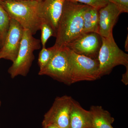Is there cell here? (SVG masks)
Returning a JSON list of instances; mask_svg holds the SVG:
<instances>
[{
	"instance_id": "obj_1",
	"label": "cell",
	"mask_w": 128,
	"mask_h": 128,
	"mask_svg": "<svg viewBox=\"0 0 128 128\" xmlns=\"http://www.w3.org/2000/svg\"><path fill=\"white\" fill-rule=\"evenodd\" d=\"M85 6L66 0L53 46L56 48L66 47L83 34V12Z\"/></svg>"
},
{
	"instance_id": "obj_2",
	"label": "cell",
	"mask_w": 128,
	"mask_h": 128,
	"mask_svg": "<svg viewBox=\"0 0 128 128\" xmlns=\"http://www.w3.org/2000/svg\"><path fill=\"white\" fill-rule=\"evenodd\" d=\"M41 2L31 0H4L0 2V4L10 18L16 20L24 29L29 30L34 35L40 30L43 19Z\"/></svg>"
},
{
	"instance_id": "obj_3",
	"label": "cell",
	"mask_w": 128,
	"mask_h": 128,
	"mask_svg": "<svg viewBox=\"0 0 128 128\" xmlns=\"http://www.w3.org/2000/svg\"><path fill=\"white\" fill-rule=\"evenodd\" d=\"M33 35L29 30L24 29L17 56L8 70L12 78L18 76H26L30 71L34 59V52L41 48V41Z\"/></svg>"
},
{
	"instance_id": "obj_4",
	"label": "cell",
	"mask_w": 128,
	"mask_h": 128,
	"mask_svg": "<svg viewBox=\"0 0 128 128\" xmlns=\"http://www.w3.org/2000/svg\"><path fill=\"white\" fill-rule=\"evenodd\" d=\"M66 48L70 84L83 81H92L99 79L98 59H94L80 55Z\"/></svg>"
},
{
	"instance_id": "obj_5",
	"label": "cell",
	"mask_w": 128,
	"mask_h": 128,
	"mask_svg": "<svg viewBox=\"0 0 128 128\" xmlns=\"http://www.w3.org/2000/svg\"><path fill=\"white\" fill-rule=\"evenodd\" d=\"M102 45L98 54V77L109 74L116 66H128V55L121 50L114 41L113 34L102 37Z\"/></svg>"
},
{
	"instance_id": "obj_6",
	"label": "cell",
	"mask_w": 128,
	"mask_h": 128,
	"mask_svg": "<svg viewBox=\"0 0 128 128\" xmlns=\"http://www.w3.org/2000/svg\"><path fill=\"white\" fill-rule=\"evenodd\" d=\"M74 99L70 96L57 97L52 106L44 116L42 128L52 124L60 128H69L72 106Z\"/></svg>"
},
{
	"instance_id": "obj_7",
	"label": "cell",
	"mask_w": 128,
	"mask_h": 128,
	"mask_svg": "<svg viewBox=\"0 0 128 128\" xmlns=\"http://www.w3.org/2000/svg\"><path fill=\"white\" fill-rule=\"evenodd\" d=\"M38 74L48 76L60 82L70 85L66 47L56 49L50 62L46 67L40 70Z\"/></svg>"
},
{
	"instance_id": "obj_8",
	"label": "cell",
	"mask_w": 128,
	"mask_h": 128,
	"mask_svg": "<svg viewBox=\"0 0 128 128\" xmlns=\"http://www.w3.org/2000/svg\"><path fill=\"white\" fill-rule=\"evenodd\" d=\"M102 43V37L99 34L89 32L82 34L66 47L78 54L98 59Z\"/></svg>"
},
{
	"instance_id": "obj_9",
	"label": "cell",
	"mask_w": 128,
	"mask_h": 128,
	"mask_svg": "<svg viewBox=\"0 0 128 128\" xmlns=\"http://www.w3.org/2000/svg\"><path fill=\"white\" fill-rule=\"evenodd\" d=\"M24 29L20 24L10 18L9 30L4 43L0 48V59L8 60L13 62L16 60L22 37Z\"/></svg>"
},
{
	"instance_id": "obj_10",
	"label": "cell",
	"mask_w": 128,
	"mask_h": 128,
	"mask_svg": "<svg viewBox=\"0 0 128 128\" xmlns=\"http://www.w3.org/2000/svg\"><path fill=\"white\" fill-rule=\"evenodd\" d=\"M122 13L117 6L110 2L99 10L98 34L106 38L113 34L114 27Z\"/></svg>"
},
{
	"instance_id": "obj_11",
	"label": "cell",
	"mask_w": 128,
	"mask_h": 128,
	"mask_svg": "<svg viewBox=\"0 0 128 128\" xmlns=\"http://www.w3.org/2000/svg\"><path fill=\"white\" fill-rule=\"evenodd\" d=\"M65 0H43L41 2L43 18L50 25L56 34Z\"/></svg>"
},
{
	"instance_id": "obj_12",
	"label": "cell",
	"mask_w": 128,
	"mask_h": 128,
	"mask_svg": "<svg viewBox=\"0 0 128 128\" xmlns=\"http://www.w3.org/2000/svg\"><path fill=\"white\" fill-rule=\"evenodd\" d=\"M89 112V128H114V118L102 106L92 105Z\"/></svg>"
},
{
	"instance_id": "obj_13",
	"label": "cell",
	"mask_w": 128,
	"mask_h": 128,
	"mask_svg": "<svg viewBox=\"0 0 128 128\" xmlns=\"http://www.w3.org/2000/svg\"><path fill=\"white\" fill-rule=\"evenodd\" d=\"M89 110H85L74 99L70 112L69 128H89Z\"/></svg>"
},
{
	"instance_id": "obj_14",
	"label": "cell",
	"mask_w": 128,
	"mask_h": 128,
	"mask_svg": "<svg viewBox=\"0 0 128 128\" xmlns=\"http://www.w3.org/2000/svg\"><path fill=\"white\" fill-rule=\"evenodd\" d=\"M83 33L98 34L99 10L86 5L83 12Z\"/></svg>"
},
{
	"instance_id": "obj_15",
	"label": "cell",
	"mask_w": 128,
	"mask_h": 128,
	"mask_svg": "<svg viewBox=\"0 0 128 128\" xmlns=\"http://www.w3.org/2000/svg\"><path fill=\"white\" fill-rule=\"evenodd\" d=\"M10 17L6 11L0 4V47L3 45L9 30Z\"/></svg>"
},
{
	"instance_id": "obj_16",
	"label": "cell",
	"mask_w": 128,
	"mask_h": 128,
	"mask_svg": "<svg viewBox=\"0 0 128 128\" xmlns=\"http://www.w3.org/2000/svg\"><path fill=\"white\" fill-rule=\"evenodd\" d=\"M56 50V49L53 46L50 48H42L40 52L38 60L40 70H42L47 66L52 58Z\"/></svg>"
},
{
	"instance_id": "obj_17",
	"label": "cell",
	"mask_w": 128,
	"mask_h": 128,
	"mask_svg": "<svg viewBox=\"0 0 128 128\" xmlns=\"http://www.w3.org/2000/svg\"><path fill=\"white\" fill-rule=\"evenodd\" d=\"M40 30L41 31L40 41L42 48H45L49 38L51 36L56 37V34L50 25L44 18L41 22Z\"/></svg>"
},
{
	"instance_id": "obj_18",
	"label": "cell",
	"mask_w": 128,
	"mask_h": 128,
	"mask_svg": "<svg viewBox=\"0 0 128 128\" xmlns=\"http://www.w3.org/2000/svg\"><path fill=\"white\" fill-rule=\"evenodd\" d=\"M72 2H78L94 8L99 10L109 2V0H66Z\"/></svg>"
},
{
	"instance_id": "obj_19",
	"label": "cell",
	"mask_w": 128,
	"mask_h": 128,
	"mask_svg": "<svg viewBox=\"0 0 128 128\" xmlns=\"http://www.w3.org/2000/svg\"><path fill=\"white\" fill-rule=\"evenodd\" d=\"M109 2L117 6L122 13L128 12V0H109Z\"/></svg>"
},
{
	"instance_id": "obj_20",
	"label": "cell",
	"mask_w": 128,
	"mask_h": 128,
	"mask_svg": "<svg viewBox=\"0 0 128 128\" xmlns=\"http://www.w3.org/2000/svg\"><path fill=\"white\" fill-rule=\"evenodd\" d=\"M126 72L122 75V77L121 81L124 84L128 85V66H126Z\"/></svg>"
},
{
	"instance_id": "obj_21",
	"label": "cell",
	"mask_w": 128,
	"mask_h": 128,
	"mask_svg": "<svg viewBox=\"0 0 128 128\" xmlns=\"http://www.w3.org/2000/svg\"><path fill=\"white\" fill-rule=\"evenodd\" d=\"M124 48H125V50L128 52V36H127V38L125 41V44H124Z\"/></svg>"
},
{
	"instance_id": "obj_22",
	"label": "cell",
	"mask_w": 128,
	"mask_h": 128,
	"mask_svg": "<svg viewBox=\"0 0 128 128\" xmlns=\"http://www.w3.org/2000/svg\"><path fill=\"white\" fill-rule=\"evenodd\" d=\"M60 128L59 127L55 126V125H52V124H48L45 126V127L42 128Z\"/></svg>"
},
{
	"instance_id": "obj_23",
	"label": "cell",
	"mask_w": 128,
	"mask_h": 128,
	"mask_svg": "<svg viewBox=\"0 0 128 128\" xmlns=\"http://www.w3.org/2000/svg\"><path fill=\"white\" fill-rule=\"evenodd\" d=\"M7 0V1H22L26 0H0V2L1 1Z\"/></svg>"
},
{
	"instance_id": "obj_24",
	"label": "cell",
	"mask_w": 128,
	"mask_h": 128,
	"mask_svg": "<svg viewBox=\"0 0 128 128\" xmlns=\"http://www.w3.org/2000/svg\"><path fill=\"white\" fill-rule=\"evenodd\" d=\"M31 0L36 1L38 2H42V1L43 0Z\"/></svg>"
},
{
	"instance_id": "obj_25",
	"label": "cell",
	"mask_w": 128,
	"mask_h": 128,
	"mask_svg": "<svg viewBox=\"0 0 128 128\" xmlns=\"http://www.w3.org/2000/svg\"><path fill=\"white\" fill-rule=\"evenodd\" d=\"M1 105V102L0 99V106Z\"/></svg>"
}]
</instances>
